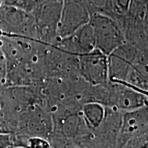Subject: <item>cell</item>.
I'll return each instance as SVG.
<instances>
[{"mask_svg": "<svg viewBox=\"0 0 148 148\" xmlns=\"http://www.w3.org/2000/svg\"><path fill=\"white\" fill-rule=\"evenodd\" d=\"M79 75L85 82L93 86L108 83V56L95 50L78 56Z\"/></svg>", "mask_w": 148, "mask_h": 148, "instance_id": "6", "label": "cell"}, {"mask_svg": "<svg viewBox=\"0 0 148 148\" xmlns=\"http://www.w3.org/2000/svg\"><path fill=\"white\" fill-rule=\"evenodd\" d=\"M106 112V107L99 103L89 102L83 105L81 114L90 130H94L102 122Z\"/></svg>", "mask_w": 148, "mask_h": 148, "instance_id": "10", "label": "cell"}, {"mask_svg": "<svg viewBox=\"0 0 148 148\" xmlns=\"http://www.w3.org/2000/svg\"><path fill=\"white\" fill-rule=\"evenodd\" d=\"M69 148H86V147H85L84 146L81 145H72L71 147H70Z\"/></svg>", "mask_w": 148, "mask_h": 148, "instance_id": "15", "label": "cell"}, {"mask_svg": "<svg viewBox=\"0 0 148 148\" xmlns=\"http://www.w3.org/2000/svg\"><path fill=\"white\" fill-rule=\"evenodd\" d=\"M106 107L122 111L135 110L147 105V95L121 83H108Z\"/></svg>", "mask_w": 148, "mask_h": 148, "instance_id": "4", "label": "cell"}, {"mask_svg": "<svg viewBox=\"0 0 148 148\" xmlns=\"http://www.w3.org/2000/svg\"><path fill=\"white\" fill-rule=\"evenodd\" d=\"M24 148H52L50 143L46 138L40 137H27L22 146Z\"/></svg>", "mask_w": 148, "mask_h": 148, "instance_id": "12", "label": "cell"}, {"mask_svg": "<svg viewBox=\"0 0 148 148\" xmlns=\"http://www.w3.org/2000/svg\"><path fill=\"white\" fill-rule=\"evenodd\" d=\"M8 148H24V147H8Z\"/></svg>", "mask_w": 148, "mask_h": 148, "instance_id": "16", "label": "cell"}, {"mask_svg": "<svg viewBox=\"0 0 148 148\" xmlns=\"http://www.w3.org/2000/svg\"><path fill=\"white\" fill-rule=\"evenodd\" d=\"M89 24L95 42L96 50L109 56L124 42V36L118 22L108 14L94 12Z\"/></svg>", "mask_w": 148, "mask_h": 148, "instance_id": "1", "label": "cell"}, {"mask_svg": "<svg viewBox=\"0 0 148 148\" xmlns=\"http://www.w3.org/2000/svg\"><path fill=\"white\" fill-rule=\"evenodd\" d=\"M148 134L129 140L123 148H148Z\"/></svg>", "mask_w": 148, "mask_h": 148, "instance_id": "14", "label": "cell"}, {"mask_svg": "<svg viewBox=\"0 0 148 148\" xmlns=\"http://www.w3.org/2000/svg\"><path fill=\"white\" fill-rule=\"evenodd\" d=\"M145 134H148L147 105L135 110L122 112L117 148H123L129 140Z\"/></svg>", "mask_w": 148, "mask_h": 148, "instance_id": "7", "label": "cell"}, {"mask_svg": "<svg viewBox=\"0 0 148 148\" xmlns=\"http://www.w3.org/2000/svg\"><path fill=\"white\" fill-rule=\"evenodd\" d=\"M147 0H130L127 14L131 17L145 20L147 17Z\"/></svg>", "mask_w": 148, "mask_h": 148, "instance_id": "11", "label": "cell"}, {"mask_svg": "<svg viewBox=\"0 0 148 148\" xmlns=\"http://www.w3.org/2000/svg\"><path fill=\"white\" fill-rule=\"evenodd\" d=\"M91 14L84 0H64L56 42L89 23Z\"/></svg>", "mask_w": 148, "mask_h": 148, "instance_id": "3", "label": "cell"}, {"mask_svg": "<svg viewBox=\"0 0 148 148\" xmlns=\"http://www.w3.org/2000/svg\"><path fill=\"white\" fill-rule=\"evenodd\" d=\"M21 127L27 137H40L48 139L53 130L52 114L36 104L32 105L22 112Z\"/></svg>", "mask_w": 148, "mask_h": 148, "instance_id": "5", "label": "cell"}, {"mask_svg": "<svg viewBox=\"0 0 148 148\" xmlns=\"http://www.w3.org/2000/svg\"><path fill=\"white\" fill-rule=\"evenodd\" d=\"M54 46L77 56L93 52L96 50L95 42L89 23L69 36L58 40Z\"/></svg>", "mask_w": 148, "mask_h": 148, "instance_id": "9", "label": "cell"}, {"mask_svg": "<svg viewBox=\"0 0 148 148\" xmlns=\"http://www.w3.org/2000/svg\"><path fill=\"white\" fill-rule=\"evenodd\" d=\"M122 122V111L106 107L101 124L81 140L78 145L86 148H117Z\"/></svg>", "mask_w": 148, "mask_h": 148, "instance_id": "2", "label": "cell"}, {"mask_svg": "<svg viewBox=\"0 0 148 148\" xmlns=\"http://www.w3.org/2000/svg\"><path fill=\"white\" fill-rule=\"evenodd\" d=\"M53 130L60 132L73 145H78L81 140L90 132L81 112L58 116L52 114Z\"/></svg>", "mask_w": 148, "mask_h": 148, "instance_id": "8", "label": "cell"}, {"mask_svg": "<svg viewBox=\"0 0 148 148\" xmlns=\"http://www.w3.org/2000/svg\"><path fill=\"white\" fill-rule=\"evenodd\" d=\"M130 0H112V17L127 14Z\"/></svg>", "mask_w": 148, "mask_h": 148, "instance_id": "13", "label": "cell"}]
</instances>
